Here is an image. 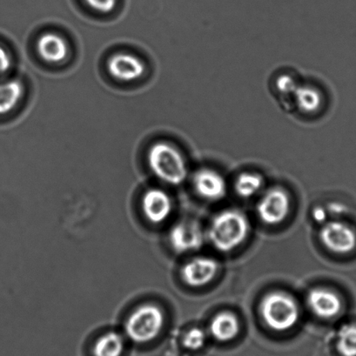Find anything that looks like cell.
Here are the masks:
<instances>
[{"label": "cell", "instance_id": "8", "mask_svg": "<svg viewBox=\"0 0 356 356\" xmlns=\"http://www.w3.org/2000/svg\"><path fill=\"white\" fill-rule=\"evenodd\" d=\"M219 268V264L213 258H193L183 266L181 278L186 285L192 288H200L213 281Z\"/></svg>", "mask_w": 356, "mask_h": 356}, {"label": "cell", "instance_id": "18", "mask_svg": "<svg viewBox=\"0 0 356 356\" xmlns=\"http://www.w3.org/2000/svg\"><path fill=\"white\" fill-rule=\"evenodd\" d=\"M293 95L296 96L297 105L303 112H314L321 106L320 93L309 86H297Z\"/></svg>", "mask_w": 356, "mask_h": 356}, {"label": "cell", "instance_id": "4", "mask_svg": "<svg viewBox=\"0 0 356 356\" xmlns=\"http://www.w3.org/2000/svg\"><path fill=\"white\" fill-rule=\"evenodd\" d=\"M148 164L154 175L169 185H181L188 176L184 159L168 144L157 143L152 147L148 153Z\"/></svg>", "mask_w": 356, "mask_h": 356}, {"label": "cell", "instance_id": "10", "mask_svg": "<svg viewBox=\"0 0 356 356\" xmlns=\"http://www.w3.org/2000/svg\"><path fill=\"white\" fill-rule=\"evenodd\" d=\"M307 303L314 314L325 320L338 316L342 307L341 300L337 293L321 288L310 290Z\"/></svg>", "mask_w": 356, "mask_h": 356}, {"label": "cell", "instance_id": "13", "mask_svg": "<svg viewBox=\"0 0 356 356\" xmlns=\"http://www.w3.org/2000/svg\"><path fill=\"white\" fill-rule=\"evenodd\" d=\"M38 51L44 60L50 63L63 61L68 54V47L61 37L54 33H47L38 40Z\"/></svg>", "mask_w": 356, "mask_h": 356}, {"label": "cell", "instance_id": "6", "mask_svg": "<svg viewBox=\"0 0 356 356\" xmlns=\"http://www.w3.org/2000/svg\"><path fill=\"white\" fill-rule=\"evenodd\" d=\"M205 241L203 229L195 220H184L176 223L169 233V243L177 254L200 250Z\"/></svg>", "mask_w": 356, "mask_h": 356}, {"label": "cell", "instance_id": "24", "mask_svg": "<svg viewBox=\"0 0 356 356\" xmlns=\"http://www.w3.org/2000/svg\"><path fill=\"white\" fill-rule=\"evenodd\" d=\"M314 220L317 223L324 224L327 220V211L321 207H314L312 213Z\"/></svg>", "mask_w": 356, "mask_h": 356}, {"label": "cell", "instance_id": "3", "mask_svg": "<svg viewBox=\"0 0 356 356\" xmlns=\"http://www.w3.org/2000/svg\"><path fill=\"white\" fill-rule=\"evenodd\" d=\"M165 314L158 305L145 303L134 309L126 321L125 332L130 341L138 344L153 341L161 333Z\"/></svg>", "mask_w": 356, "mask_h": 356}, {"label": "cell", "instance_id": "5", "mask_svg": "<svg viewBox=\"0 0 356 356\" xmlns=\"http://www.w3.org/2000/svg\"><path fill=\"white\" fill-rule=\"evenodd\" d=\"M319 235L323 246L334 254H348L356 247L355 230L341 221L325 222Z\"/></svg>", "mask_w": 356, "mask_h": 356}, {"label": "cell", "instance_id": "20", "mask_svg": "<svg viewBox=\"0 0 356 356\" xmlns=\"http://www.w3.org/2000/svg\"><path fill=\"white\" fill-rule=\"evenodd\" d=\"M206 341V334L202 328L193 327L183 338V345L191 350H198L202 348Z\"/></svg>", "mask_w": 356, "mask_h": 356}, {"label": "cell", "instance_id": "14", "mask_svg": "<svg viewBox=\"0 0 356 356\" xmlns=\"http://www.w3.org/2000/svg\"><path fill=\"white\" fill-rule=\"evenodd\" d=\"M240 331L239 320L234 314L221 312L211 321L210 332L219 341H229L237 337Z\"/></svg>", "mask_w": 356, "mask_h": 356}, {"label": "cell", "instance_id": "16", "mask_svg": "<svg viewBox=\"0 0 356 356\" xmlns=\"http://www.w3.org/2000/svg\"><path fill=\"white\" fill-rule=\"evenodd\" d=\"M22 95V86L19 81L0 83V115L12 111Z\"/></svg>", "mask_w": 356, "mask_h": 356}, {"label": "cell", "instance_id": "1", "mask_svg": "<svg viewBox=\"0 0 356 356\" xmlns=\"http://www.w3.org/2000/svg\"><path fill=\"white\" fill-rule=\"evenodd\" d=\"M250 230V221L243 213L227 209L213 218L207 236L217 250L228 253L244 243Z\"/></svg>", "mask_w": 356, "mask_h": 356}, {"label": "cell", "instance_id": "23", "mask_svg": "<svg viewBox=\"0 0 356 356\" xmlns=\"http://www.w3.org/2000/svg\"><path fill=\"white\" fill-rule=\"evenodd\" d=\"M12 60L8 51L0 46V76L4 75L11 67Z\"/></svg>", "mask_w": 356, "mask_h": 356}, {"label": "cell", "instance_id": "21", "mask_svg": "<svg viewBox=\"0 0 356 356\" xmlns=\"http://www.w3.org/2000/svg\"><path fill=\"white\" fill-rule=\"evenodd\" d=\"M86 4L99 13L112 12L117 4V0H85Z\"/></svg>", "mask_w": 356, "mask_h": 356}, {"label": "cell", "instance_id": "17", "mask_svg": "<svg viewBox=\"0 0 356 356\" xmlns=\"http://www.w3.org/2000/svg\"><path fill=\"white\" fill-rule=\"evenodd\" d=\"M262 185H264V179L261 175L245 172L238 177L234 188L235 192L241 198L248 199L257 195Z\"/></svg>", "mask_w": 356, "mask_h": 356}, {"label": "cell", "instance_id": "22", "mask_svg": "<svg viewBox=\"0 0 356 356\" xmlns=\"http://www.w3.org/2000/svg\"><path fill=\"white\" fill-rule=\"evenodd\" d=\"M277 86L282 92L293 93V95L298 86H296V83L292 78L289 77V76H282L278 79Z\"/></svg>", "mask_w": 356, "mask_h": 356}, {"label": "cell", "instance_id": "25", "mask_svg": "<svg viewBox=\"0 0 356 356\" xmlns=\"http://www.w3.org/2000/svg\"><path fill=\"white\" fill-rule=\"evenodd\" d=\"M330 207V210L335 213H340L343 210V207L341 206L340 204H332Z\"/></svg>", "mask_w": 356, "mask_h": 356}, {"label": "cell", "instance_id": "7", "mask_svg": "<svg viewBox=\"0 0 356 356\" xmlns=\"http://www.w3.org/2000/svg\"><path fill=\"white\" fill-rule=\"evenodd\" d=\"M290 199L282 188H275L265 193L257 205L260 219L268 225H278L289 213Z\"/></svg>", "mask_w": 356, "mask_h": 356}, {"label": "cell", "instance_id": "15", "mask_svg": "<svg viewBox=\"0 0 356 356\" xmlns=\"http://www.w3.org/2000/svg\"><path fill=\"white\" fill-rule=\"evenodd\" d=\"M125 350V340L117 332L104 334L93 345V356H122Z\"/></svg>", "mask_w": 356, "mask_h": 356}, {"label": "cell", "instance_id": "19", "mask_svg": "<svg viewBox=\"0 0 356 356\" xmlns=\"http://www.w3.org/2000/svg\"><path fill=\"white\" fill-rule=\"evenodd\" d=\"M337 347L341 356H356V324H346L341 327Z\"/></svg>", "mask_w": 356, "mask_h": 356}, {"label": "cell", "instance_id": "9", "mask_svg": "<svg viewBox=\"0 0 356 356\" xmlns=\"http://www.w3.org/2000/svg\"><path fill=\"white\" fill-rule=\"evenodd\" d=\"M141 209L149 222L158 225L165 222L170 216L172 203L170 196L160 188H151L141 199Z\"/></svg>", "mask_w": 356, "mask_h": 356}, {"label": "cell", "instance_id": "12", "mask_svg": "<svg viewBox=\"0 0 356 356\" xmlns=\"http://www.w3.org/2000/svg\"><path fill=\"white\" fill-rule=\"evenodd\" d=\"M107 68L113 77L122 81H132L141 77L145 65L139 58L131 54H119L110 58Z\"/></svg>", "mask_w": 356, "mask_h": 356}, {"label": "cell", "instance_id": "11", "mask_svg": "<svg viewBox=\"0 0 356 356\" xmlns=\"http://www.w3.org/2000/svg\"><path fill=\"white\" fill-rule=\"evenodd\" d=\"M193 181L196 193L203 199L216 202L226 195V181L216 172L202 169L193 176Z\"/></svg>", "mask_w": 356, "mask_h": 356}, {"label": "cell", "instance_id": "2", "mask_svg": "<svg viewBox=\"0 0 356 356\" xmlns=\"http://www.w3.org/2000/svg\"><path fill=\"white\" fill-rule=\"evenodd\" d=\"M260 314L272 330L283 332L295 327L300 319V309L296 300L281 291L268 293L260 303Z\"/></svg>", "mask_w": 356, "mask_h": 356}]
</instances>
